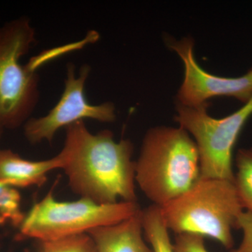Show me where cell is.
<instances>
[{"mask_svg":"<svg viewBox=\"0 0 252 252\" xmlns=\"http://www.w3.org/2000/svg\"><path fill=\"white\" fill-rule=\"evenodd\" d=\"M141 212L119 223L88 232L97 252H154L144 240Z\"/></svg>","mask_w":252,"mask_h":252,"instance_id":"9","label":"cell"},{"mask_svg":"<svg viewBox=\"0 0 252 252\" xmlns=\"http://www.w3.org/2000/svg\"><path fill=\"white\" fill-rule=\"evenodd\" d=\"M35 41V31L26 17L0 28V126L14 129L26 124L39 100L41 64L69 51L68 46L46 51L23 65L20 61Z\"/></svg>","mask_w":252,"mask_h":252,"instance_id":"3","label":"cell"},{"mask_svg":"<svg viewBox=\"0 0 252 252\" xmlns=\"http://www.w3.org/2000/svg\"><path fill=\"white\" fill-rule=\"evenodd\" d=\"M208 104L190 107L177 104L176 122L194 138L200 157V177L234 182L233 152L240 132L252 115V98L222 119L208 114Z\"/></svg>","mask_w":252,"mask_h":252,"instance_id":"6","label":"cell"},{"mask_svg":"<svg viewBox=\"0 0 252 252\" xmlns=\"http://www.w3.org/2000/svg\"><path fill=\"white\" fill-rule=\"evenodd\" d=\"M59 154L47 160H26L9 149H0V181L15 187L44 185L50 172L61 169Z\"/></svg>","mask_w":252,"mask_h":252,"instance_id":"10","label":"cell"},{"mask_svg":"<svg viewBox=\"0 0 252 252\" xmlns=\"http://www.w3.org/2000/svg\"><path fill=\"white\" fill-rule=\"evenodd\" d=\"M236 228L243 231V239L238 248L230 252H252V212L244 211L240 215Z\"/></svg>","mask_w":252,"mask_h":252,"instance_id":"16","label":"cell"},{"mask_svg":"<svg viewBox=\"0 0 252 252\" xmlns=\"http://www.w3.org/2000/svg\"></svg>","mask_w":252,"mask_h":252,"instance_id":"18","label":"cell"},{"mask_svg":"<svg viewBox=\"0 0 252 252\" xmlns=\"http://www.w3.org/2000/svg\"><path fill=\"white\" fill-rule=\"evenodd\" d=\"M65 130L64 147L59 154L73 191L102 205L117 203L119 199L137 202L132 142H116L108 130L93 134L84 121Z\"/></svg>","mask_w":252,"mask_h":252,"instance_id":"1","label":"cell"},{"mask_svg":"<svg viewBox=\"0 0 252 252\" xmlns=\"http://www.w3.org/2000/svg\"><path fill=\"white\" fill-rule=\"evenodd\" d=\"M167 44L178 54L185 66V78L177 95L178 104L199 107L217 96L234 97L244 104L252 98V69L241 77H218L205 72L199 66L194 57L191 38H183L180 41L169 38Z\"/></svg>","mask_w":252,"mask_h":252,"instance_id":"8","label":"cell"},{"mask_svg":"<svg viewBox=\"0 0 252 252\" xmlns=\"http://www.w3.org/2000/svg\"><path fill=\"white\" fill-rule=\"evenodd\" d=\"M200 178L198 148L187 131L158 126L147 132L135 161V182L154 205L169 203Z\"/></svg>","mask_w":252,"mask_h":252,"instance_id":"2","label":"cell"},{"mask_svg":"<svg viewBox=\"0 0 252 252\" xmlns=\"http://www.w3.org/2000/svg\"><path fill=\"white\" fill-rule=\"evenodd\" d=\"M204 238L193 233L176 235L173 252H208L205 248Z\"/></svg>","mask_w":252,"mask_h":252,"instance_id":"15","label":"cell"},{"mask_svg":"<svg viewBox=\"0 0 252 252\" xmlns=\"http://www.w3.org/2000/svg\"><path fill=\"white\" fill-rule=\"evenodd\" d=\"M3 130H4V128L0 126V139H1V135H2Z\"/></svg>","mask_w":252,"mask_h":252,"instance_id":"17","label":"cell"},{"mask_svg":"<svg viewBox=\"0 0 252 252\" xmlns=\"http://www.w3.org/2000/svg\"><path fill=\"white\" fill-rule=\"evenodd\" d=\"M160 210L167 228L176 235L210 237L226 249L233 248L232 230L245 211L234 182L202 177Z\"/></svg>","mask_w":252,"mask_h":252,"instance_id":"4","label":"cell"},{"mask_svg":"<svg viewBox=\"0 0 252 252\" xmlns=\"http://www.w3.org/2000/svg\"><path fill=\"white\" fill-rule=\"evenodd\" d=\"M21 202L17 189L0 181V225L10 223L19 228L26 216L21 210Z\"/></svg>","mask_w":252,"mask_h":252,"instance_id":"13","label":"cell"},{"mask_svg":"<svg viewBox=\"0 0 252 252\" xmlns=\"http://www.w3.org/2000/svg\"><path fill=\"white\" fill-rule=\"evenodd\" d=\"M142 228L144 236L154 252H173V243L170 240L160 207L152 205L142 210Z\"/></svg>","mask_w":252,"mask_h":252,"instance_id":"11","label":"cell"},{"mask_svg":"<svg viewBox=\"0 0 252 252\" xmlns=\"http://www.w3.org/2000/svg\"><path fill=\"white\" fill-rule=\"evenodd\" d=\"M140 210L137 202L102 205L84 198L59 201L51 190L25 216L20 235L42 242L84 234L97 227L119 223Z\"/></svg>","mask_w":252,"mask_h":252,"instance_id":"5","label":"cell"},{"mask_svg":"<svg viewBox=\"0 0 252 252\" xmlns=\"http://www.w3.org/2000/svg\"><path fill=\"white\" fill-rule=\"evenodd\" d=\"M235 160V189L244 210L252 212V147L240 149Z\"/></svg>","mask_w":252,"mask_h":252,"instance_id":"12","label":"cell"},{"mask_svg":"<svg viewBox=\"0 0 252 252\" xmlns=\"http://www.w3.org/2000/svg\"><path fill=\"white\" fill-rule=\"evenodd\" d=\"M39 243L37 252H97L94 240L88 233Z\"/></svg>","mask_w":252,"mask_h":252,"instance_id":"14","label":"cell"},{"mask_svg":"<svg viewBox=\"0 0 252 252\" xmlns=\"http://www.w3.org/2000/svg\"><path fill=\"white\" fill-rule=\"evenodd\" d=\"M90 72V66L84 64L77 77L74 64H68L64 89L59 102L46 115L28 119L24 124V135L30 143L51 142L60 129L86 119L103 123L115 121V106L112 102H88L85 86Z\"/></svg>","mask_w":252,"mask_h":252,"instance_id":"7","label":"cell"}]
</instances>
